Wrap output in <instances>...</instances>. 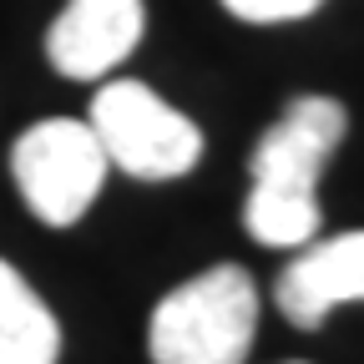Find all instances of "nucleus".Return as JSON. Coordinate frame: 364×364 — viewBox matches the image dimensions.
Instances as JSON below:
<instances>
[{
	"instance_id": "nucleus-1",
	"label": "nucleus",
	"mask_w": 364,
	"mask_h": 364,
	"mask_svg": "<svg viewBox=\"0 0 364 364\" xmlns=\"http://www.w3.org/2000/svg\"><path fill=\"white\" fill-rule=\"evenodd\" d=\"M349 132V112L334 97H299L284 107L248 157V203L243 228L263 248H304L318 238V177Z\"/></svg>"
},
{
	"instance_id": "nucleus-2",
	"label": "nucleus",
	"mask_w": 364,
	"mask_h": 364,
	"mask_svg": "<svg viewBox=\"0 0 364 364\" xmlns=\"http://www.w3.org/2000/svg\"><path fill=\"white\" fill-rule=\"evenodd\" d=\"M258 339V289L248 268L218 263L157 299L147 324L152 364H243Z\"/></svg>"
},
{
	"instance_id": "nucleus-3",
	"label": "nucleus",
	"mask_w": 364,
	"mask_h": 364,
	"mask_svg": "<svg viewBox=\"0 0 364 364\" xmlns=\"http://www.w3.org/2000/svg\"><path fill=\"white\" fill-rule=\"evenodd\" d=\"M86 127L97 132L107 167L136 182L188 177L203 157V132L142 81H102L91 97Z\"/></svg>"
},
{
	"instance_id": "nucleus-4",
	"label": "nucleus",
	"mask_w": 364,
	"mask_h": 364,
	"mask_svg": "<svg viewBox=\"0 0 364 364\" xmlns=\"http://www.w3.org/2000/svg\"><path fill=\"white\" fill-rule=\"evenodd\" d=\"M11 172H16L26 208L46 228H71L97 203L112 167L86 122L51 117V122H36L21 132V142L11 147Z\"/></svg>"
},
{
	"instance_id": "nucleus-5",
	"label": "nucleus",
	"mask_w": 364,
	"mask_h": 364,
	"mask_svg": "<svg viewBox=\"0 0 364 364\" xmlns=\"http://www.w3.org/2000/svg\"><path fill=\"white\" fill-rule=\"evenodd\" d=\"M142 0H66V11L46 31V61L66 81L112 76L142 46Z\"/></svg>"
},
{
	"instance_id": "nucleus-6",
	"label": "nucleus",
	"mask_w": 364,
	"mask_h": 364,
	"mask_svg": "<svg viewBox=\"0 0 364 364\" xmlns=\"http://www.w3.org/2000/svg\"><path fill=\"white\" fill-rule=\"evenodd\" d=\"M273 304L294 329H318L334 309L364 304V228L304 243L273 284Z\"/></svg>"
},
{
	"instance_id": "nucleus-7",
	"label": "nucleus",
	"mask_w": 364,
	"mask_h": 364,
	"mask_svg": "<svg viewBox=\"0 0 364 364\" xmlns=\"http://www.w3.org/2000/svg\"><path fill=\"white\" fill-rule=\"evenodd\" d=\"M61 324L21 273L0 258V364H56Z\"/></svg>"
},
{
	"instance_id": "nucleus-8",
	"label": "nucleus",
	"mask_w": 364,
	"mask_h": 364,
	"mask_svg": "<svg viewBox=\"0 0 364 364\" xmlns=\"http://www.w3.org/2000/svg\"><path fill=\"white\" fill-rule=\"evenodd\" d=\"M324 0H223L228 16H238L248 26H284V21H304L314 16Z\"/></svg>"
}]
</instances>
